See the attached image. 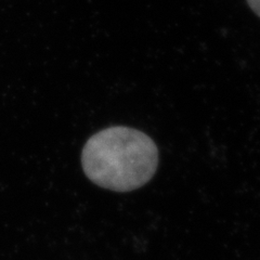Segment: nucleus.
Returning a JSON list of instances; mask_svg holds the SVG:
<instances>
[{
	"label": "nucleus",
	"mask_w": 260,
	"mask_h": 260,
	"mask_svg": "<svg viewBox=\"0 0 260 260\" xmlns=\"http://www.w3.org/2000/svg\"><path fill=\"white\" fill-rule=\"evenodd\" d=\"M81 165L94 184L115 192H129L141 188L155 175L158 149L140 130L109 127L86 142Z\"/></svg>",
	"instance_id": "obj_1"
},
{
	"label": "nucleus",
	"mask_w": 260,
	"mask_h": 260,
	"mask_svg": "<svg viewBox=\"0 0 260 260\" xmlns=\"http://www.w3.org/2000/svg\"><path fill=\"white\" fill-rule=\"evenodd\" d=\"M247 4L259 18H260V0H247Z\"/></svg>",
	"instance_id": "obj_2"
}]
</instances>
